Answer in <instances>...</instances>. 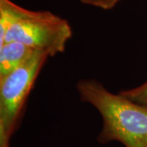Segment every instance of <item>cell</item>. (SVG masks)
I'll return each mask as SVG.
<instances>
[{
  "label": "cell",
  "mask_w": 147,
  "mask_h": 147,
  "mask_svg": "<svg viewBox=\"0 0 147 147\" xmlns=\"http://www.w3.org/2000/svg\"><path fill=\"white\" fill-rule=\"evenodd\" d=\"M76 89L80 99L96 108L101 117L100 144L117 142L125 147H147V107L119 92H111L95 79H80Z\"/></svg>",
  "instance_id": "cell-1"
},
{
  "label": "cell",
  "mask_w": 147,
  "mask_h": 147,
  "mask_svg": "<svg viewBox=\"0 0 147 147\" xmlns=\"http://www.w3.org/2000/svg\"><path fill=\"white\" fill-rule=\"evenodd\" d=\"M48 58L46 54L35 53L20 67L0 79V147H11L27 99Z\"/></svg>",
  "instance_id": "cell-3"
},
{
  "label": "cell",
  "mask_w": 147,
  "mask_h": 147,
  "mask_svg": "<svg viewBox=\"0 0 147 147\" xmlns=\"http://www.w3.org/2000/svg\"><path fill=\"white\" fill-rule=\"evenodd\" d=\"M119 92L128 99L147 107V79L145 82L135 88L121 90Z\"/></svg>",
  "instance_id": "cell-5"
},
{
  "label": "cell",
  "mask_w": 147,
  "mask_h": 147,
  "mask_svg": "<svg viewBox=\"0 0 147 147\" xmlns=\"http://www.w3.org/2000/svg\"><path fill=\"white\" fill-rule=\"evenodd\" d=\"M72 34L68 21L49 11L29 10L0 0V45L20 42L53 57L65 52Z\"/></svg>",
  "instance_id": "cell-2"
},
{
  "label": "cell",
  "mask_w": 147,
  "mask_h": 147,
  "mask_svg": "<svg viewBox=\"0 0 147 147\" xmlns=\"http://www.w3.org/2000/svg\"><path fill=\"white\" fill-rule=\"evenodd\" d=\"M35 52L20 42H5L0 45V79L20 67Z\"/></svg>",
  "instance_id": "cell-4"
},
{
  "label": "cell",
  "mask_w": 147,
  "mask_h": 147,
  "mask_svg": "<svg viewBox=\"0 0 147 147\" xmlns=\"http://www.w3.org/2000/svg\"><path fill=\"white\" fill-rule=\"evenodd\" d=\"M87 5L93 6L104 10H110L115 7L121 0H79Z\"/></svg>",
  "instance_id": "cell-6"
}]
</instances>
